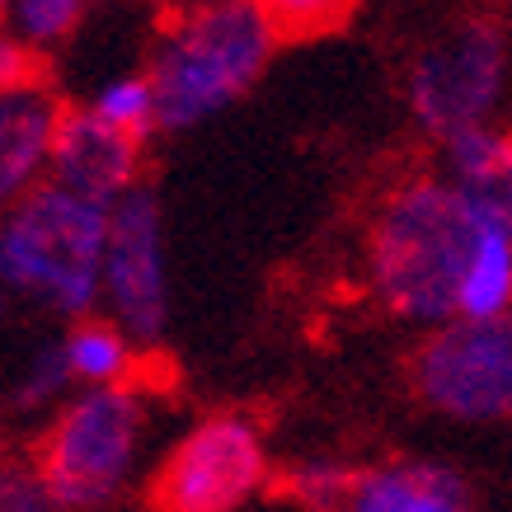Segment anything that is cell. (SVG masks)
Wrapping results in <instances>:
<instances>
[{"mask_svg":"<svg viewBox=\"0 0 512 512\" xmlns=\"http://www.w3.org/2000/svg\"><path fill=\"white\" fill-rule=\"evenodd\" d=\"M480 217L447 179H409L390 193L367 231V273L400 320L447 325L475 245Z\"/></svg>","mask_w":512,"mask_h":512,"instance_id":"obj_1","label":"cell"},{"mask_svg":"<svg viewBox=\"0 0 512 512\" xmlns=\"http://www.w3.org/2000/svg\"><path fill=\"white\" fill-rule=\"evenodd\" d=\"M273 57V33L254 0H226L170 15L151 57L156 127H193L226 109L259 80Z\"/></svg>","mask_w":512,"mask_h":512,"instance_id":"obj_2","label":"cell"},{"mask_svg":"<svg viewBox=\"0 0 512 512\" xmlns=\"http://www.w3.org/2000/svg\"><path fill=\"white\" fill-rule=\"evenodd\" d=\"M104 245H109V207L52 184L10 207L0 226V268L10 287L47 301L62 315H85L104 287Z\"/></svg>","mask_w":512,"mask_h":512,"instance_id":"obj_3","label":"cell"},{"mask_svg":"<svg viewBox=\"0 0 512 512\" xmlns=\"http://www.w3.org/2000/svg\"><path fill=\"white\" fill-rule=\"evenodd\" d=\"M141 433H146V409L132 386L85 390L43 437L38 475L66 512L104 508L132 475Z\"/></svg>","mask_w":512,"mask_h":512,"instance_id":"obj_4","label":"cell"},{"mask_svg":"<svg viewBox=\"0 0 512 512\" xmlns=\"http://www.w3.org/2000/svg\"><path fill=\"white\" fill-rule=\"evenodd\" d=\"M409 390L456 423L512 419V311L433 329L409 357Z\"/></svg>","mask_w":512,"mask_h":512,"instance_id":"obj_5","label":"cell"},{"mask_svg":"<svg viewBox=\"0 0 512 512\" xmlns=\"http://www.w3.org/2000/svg\"><path fill=\"white\" fill-rule=\"evenodd\" d=\"M508 85V38L494 19H466L437 33L409 66V109L442 146L461 132L489 127Z\"/></svg>","mask_w":512,"mask_h":512,"instance_id":"obj_6","label":"cell"},{"mask_svg":"<svg viewBox=\"0 0 512 512\" xmlns=\"http://www.w3.org/2000/svg\"><path fill=\"white\" fill-rule=\"evenodd\" d=\"M268 484L264 437L240 414H212L151 475V512H235Z\"/></svg>","mask_w":512,"mask_h":512,"instance_id":"obj_7","label":"cell"},{"mask_svg":"<svg viewBox=\"0 0 512 512\" xmlns=\"http://www.w3.org/2000/svg\"><path fill=\"white\" fill-rule=\"evenodd\" d=\"M113 315L127 334L156 339L170 315L165 292V240H160V202L151 188H127L109 207V245H104V287Z\"/></svg>","mask_w":512,"mask_h":512,"instance_id":"obj_8","label":"cell"},{"mask_svg":"<svg viewBox=\"0 0 512 512\" xmlns=\"http://www.w3.org/2000/svg\"><path fill=\"white\" fill-rule=\"evenodd\" d=\"M47 165L57 170V184L62 188L113 207L127 188H137L141 141L113 132V127L99 123L94 113L62 109L57 132H52V160H47Z\"/></svg>","mask_w":512,"mask_h":512,"instance_id":"obj_9","label":"cell"},{"mask_svg":"<svg viewBox=\"0 0 512 512\" xmlns=\"http://www.w3.org/2000/svg\"><path fill=\"white\" fill-rule=\"evenodd\" d=\"M348 512H475V494L442 461H386L357 475Z\"/></svg>","mask_w":512,"mask_h":512,"instance_id":"obj_10","label":"cell"},{"mask_svg":"<svg viewBox=\"0 0 512 512\" xmlns=\"http://www.w3.org/2000/svg\"><path fill=\"white\" fill-rule=\"evenodd\" d=\"M57 118L62 104L47 90L0 94V212L38 188V174L52 160Z\"/></svg>","mask_w":512,"mask_h":512,"instance_id":"obj_11","label":"cell"},{"mask_svg":"<svg viewBox=\"0 0 512 512\" xmlns=\"http://www.w3.org/2000/svg\"><path fill=\"white\" fill-rule=\"evenodd\" d=\"M447 184L466 198L480 226L512 235V132L475 127L447 141Z\"/></svg>","mask_w":512,"mask_h":512,"instance_id":"obj_12","label":"cell"},{"mask_svg":"<svg viewBox=\"0 0 512 512\" xmlns=\"http://www.w3.org/2000/svg\"><path fill=\"white\" fill-rule=\"evenodd\" d=\"M512 311V235L480 231V245L470 254L461 296H456V320H498Z\"/></svg>","mask_w":512,"mask_h":512,"instance_id":"obj_13","label":"cell"},{"mask_svg":"<svg viewBox=\"0 0 512 512\" xmlns=\"http://www.w3.org/2000/svg\"><path fill=\"white\" fill-rule=\"evenodd\" d=\"M62 353H66L71 376L90 381L94 390L127 386V376H132V348H127V339L113 325H99V320H80V325L66 334Z\"/></svg>","mask_w":512,"mask_h":512,"instance_id":"obj_14","label":"cell"},{"mask_svg":"<svg viewBox=\"0 0 512 512\" xmlns=\"http://www.w3.org/2000/svg\"><path fill=\"white\" fill-rule=\"evenodd\" d=\"M357 5L362 0H254L273 43H306V38L339 33L357 15Z\"/></svg>","mask_w":512,"mask_h":512,"instance_id":"obj_15","label":"cell"},{"mask_svg":"<svg viewBox=\"0 0 512 512\" xmlns=\"http://www.w3.org/2000/svg\"><path fill=\"white\" fill-rule=\"evenodd\" d=\"M362 470L334 466V461H306V466L287 470L282 494L292 498L301 512H348Z\"/></svg>","mask_w":512,"mask_h":512,"instance_id":"obj_16","label":"cell"},{"mask_svg":"<svg viewBox=\"0 0 512 512\" xmlns=\"http://www.w3.org/2000/svg\"><path fill=\"white\" fill-rule=\"evenodd\" d=\"M94 118L109 123L113 132L141 141L151 127H156V94H151V80L146 76H127V80H113L109 90L94 99Z\"/></svg>","mask_w":512,"mask_h":512,"instance_id":"obj_17","label":"cell"},{"mask_svg":"<svg viewBox=\"0 0 512 512\" xmlns=\"http://www.w3.org/2000/svg\"><path fill=\"white\" fill-rule=\"evenodd\" d=\"M85 0H15V19L19 33L33 38V43H52V38H66L76 29Z\"/></svg>","mask_w":512,"mask_h":512,"instance_id":"obj_18","label":"cell"},{"mask_svg":"<svg viewBox=\"0 0 512 512\" xmlns=\"http://www.w3.org/2000/svg\"><path fill=\"white\" fill-rule=\"evenodd\" d=\"M0 512H66L38 466H0Z\"/></svg>","mask_w":512,"mask_h":512,"instance_id":"obj_19","label":"cell"},{"mask_svg":"<svg viewBox=\"0 0 512 512\" xmlns=\"http://www.w3.org/2000/svg\"><path fill=\"white\" fill-rule=\"evenodd\" d=\"M43 57L29 52L24 43H10L0 38V94H15V90H43Z\"/></svg>","mask_w":512,"mask_h":512,"instance_id":"obj_20","label":"cell"},{"mask_svg":"<svg viewBox=\"0 0 512 512\" xmlns=\"http://www.w3.org/2000/svg\"><path fill=\"white\" fill-rule=\"evenodd\" d=\"M66 381H71L66 353H62V348H47V353L33 357L29 381H24V390H19V400H24V404H43V400H52V395H57Z\"/></svg>","mask_w":512,"mask_h":512,"instance_id":"obj_21","label":"cell"},{"mask_svg":"<svg viewBox=\"0 0 512 512\" xmlns=\"http://www.w3.org/2000/svg\"><path fill=\"white\" fill-rule=\"evenodd\" d=\"M202 5H226V0H170L174 15H179V10H202Z\"/></svg>","mask_w":512,"mask_h":512,"instance_id":"obj_22","label":"cell"},{"mask_svg":"<svg viewBox=\"0 0 512 512\" xmlns=\"http://www.w3.org/2000/svg\"><path fill=\"white\" fill-rule=\"evenodd\" d=\"M5 5H10V0H0V15H5Z\"/></svg>","mask_w":512,"mask_h":512,"instance_id":"obj_23","label":"cell"},{"mask_svg":"<svg viewBox=\"0 0 512 512\" xmlns=\"http://www.w3.org/2000/svg\"><path fill=\"white\" fill-rule=\"evenodd\" d=\"M0 282H5V268H0Z\"/></svg>","mask_w":512,"mask_h":512,"instance_id":"obj_24","label":"cell"}]
</instances>
